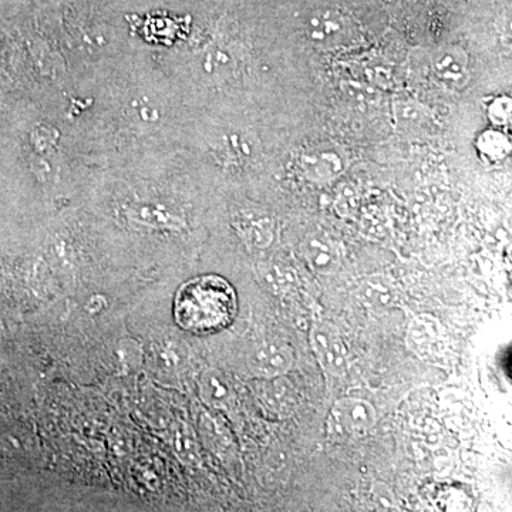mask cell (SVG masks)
Instances as JSON below:
<instances>
[{
  "label": "cell",
  "instance_id": "3957f363",
  "mask_svg": "<svg viewBox=\"0 0 512 512\" xmlns=\"http://www.w3.org/2000/svg\"><path fill=\"white\" fill-rule=\"evenodd\" d=\"M306 33L313 45L335 49L348 45L356 35V26L348 15L338 9H322L308 19Z\"/></svg>",
  "mask_w": 512,
  "mask_h": 512
},
{
  "label": "cell",
  "instance_id": "52a82bcc",
  "mask_svg": "<svg viewBox=\"0 0 512 512\" xmlns=\"http://www.w3.org/2000/svg\"><path fill=\"white\" fill-rule=\"evenodd\" d=\"M200 393L202 399L215 409L227 407L232 400V392L224 375L218 370H207L200 380Z\"/></svg>",
  "mask_w": 512,
  "mask_h": 512
},
{
  "label": "cell",
  "instance_id": "9c48e42d",
  "mask_svg": "<svg viewBox=\"0 0 512 512\" xmlns=\"http://www.w3.org/2000/svg\"><path fill=\"white\" fill-rule=\"evenodd\" d=\"M488 117L493 121L494 126H510L511 121V101L507 97L493 100L488 107Z\"/></svg>",
  "mask_w": 512,
  "mask_h": 512
},
{
  "label": "cell",
  "instance_id": "ba28073f",
  "mask_svg": "<svg viewBox=\"0 0 512 512\" xmlns=\"http://www.w3.org/2000/svg\"><path fill=\"white\" fill-rule=\"evenodd\" d=\"M477 146L481 156L490 161L504 160L510 153V141L500 131H487L481 134Z\"/></svg>",
  "mask_w": 512,
  "mask_h": 512
},
{
  "label": "cell",
  "instance_id": "7a4b0ae2",
  "mask_svg": "<svg viewBox=\"0 0 512 512\" xmlns=\"http://www.w3.org/2000/svg\"><path fill=\"white\" fill-rule=\"evenodd\" d=\"M376 421L375 409L366 400L343 399L330 410L326 429L336 440L357 439L367 434Z\"/></svg>",
  "mask_w": 512,
  "mask_h": 512
},
{
  "label": "cell",
  "instance_id": "8992f818",
  "mask_svg": "<svg viewBox=\"0 0 512 512\" xmlns=\"http://www.w3.org/2000/svg\"><path fill=\"white\" fill-rule=\"evenodd\" d=\"M249 367L255 375L278 377L291 369L293 363L292 349L281 342H265L258 346L249 356Z\"/></svg>",
  "mask_w": 512,
  "mask_h": 512
},
{
  "label": "cell",
  "instance_id": "6da1fadb",
  "mask_svg": "<svg viewBox=\"0 0 512 512\" xmlns=\"http://www.w3.org/2000/svg\"><path fill=\"white\" fill-rule=\"evenodd\" d=\"M237 313L232 286L217 275H205L185 284L175 298L178 325L195 335H210L227 328Z\"/></svg>",
  "mask_w": 512,
  "mask_h": 512
},
{
  "label": "cell",
  "instance_id": "277c9868",
  "mask_svg": "<svg viewBox=\"0 0 512 512\" xmlns=\"http://www.w3.org/2000/svg\"><path fill=\"white\" fill-rule=\"evenodd\" d=\"M312 348L320 363L333 375H342L348 367V350L338 329L330 325L316 326L312 332Z\"/></svg>",
  "mask_w": 512,
  "mask_h": 512
},
{
  "label": "cell",
  "instance_id": "5b68a950",
  "mask_svg": "<svg viewBox=\"0 0 512 512\" xmlns=\"http://www.w3.org/2000/svg\"><path fill=\"white\" fill-rule=\"evenodd\" d=\"M433 70L437 80L451 90L461 89L470 79L467 53L458 46L439 50L434 56Z\"/></svg>",
  "mask_w": 512,
  "mask_h": 512
}]
</instances>
